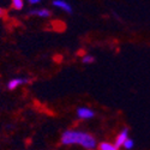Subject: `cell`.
Segmentation results:
<instances>
[{"label": "cell", "mask_w": 150, "mask_h": 150, "mask_svg": "<svg viewBox=\"0 0 150 150\" xmlns=\"http://www.w3.org/2000/svg\"><path fill=\"white\" fill-rule=\"evenodd\" d=\"M77 117L81 120H90L95 117V112L89 107H79L77 109Z\"/></svg>", "instance_id": "cell-3"}, {"label": "cell", "mask_w": 150, "mask_h": 150, "mask_svg": "<svg viewBox=\"0 0 150 150\" xmlns=\"http://www.w3.org/2000/svg\"><path fill=\"white\" fill-rule=\"evenodd\" d=\"M94 60H95V58L91 54H84L82 57V61L84 64H91V62H94Z\"/></svg>", "instance_id": "cell-10"}, {"label": "cell", "mask_w": 150, "mask_h": 150, "mask_svg": "<svg viewBox=\"0 0 150 150\" xmlns=\"http://www.w3.org/2000/svg\"><path fill=\"white\" fill-rule=\"evenodd\" d=\"M29 15L40 17V18H48L51 16V11L47 10V8H34L29 12Z\"/></svg>", "instance_id": "cell-5"}, {"label": "cell", "mask_w": 150, "mask_h": 150, "mask_svg": "<svg viewBox=\"0 0 150 150\" xmlns=\"http://www.w3.org/2000/svg\"><path fill=\"white\" fill-rule=\"evenodd\" d=\"M130 138V132H129V129L127 127H124V129H121L118 133H117V136H115V138H114V143H115V145L118 146V148H122V145H124V143L126 142L127 139Z\"/></svg>", "instance_id": "cell-2"}, {"label": "cell", "mask_w": 150, "mask_h": 150, "mask_svg": "<svg viewBox=\"0 0 150 150\" xmlns=\"http://www.w3.org/2000/svg\"><path fill=\"white\" fill-rule=\"evenodd\" d=\"M27 1L30 4V5H37L41 3V0H27Z\"/></svg>", "instance_id": "cell-11"}, {"label": "cell", "mask_w": 150, "mask_h": 150, "mask_svg": "<svg viewBox=\"0 0 150 150\" xmlns=\"http://www.w3.org/2000/svg\"><path fill=\"white\" fill-rule=\"evenodd\" d=\"M24 0H11V6H12V8H15L16 11H21V10H23V7H24Z\"/></svg>", "instance_id": "cell-8"}, {"label": "cell", "mask_w": 150, "mask_h": 150, "mask_svg": "<svg viewBox=\"0 0 150 150\" xmlns=\"http://www.w3.org/2000/svg\"><path fill=\"white\" fill-rule=\"evenodd\" d=\"M53 6H55L57 8L64 11V12H67V13H71L72 12L71 5L67 1H65V0H53Z\"/></svg>", "instance_id": "cell-4"}, {"label": "cell", "mask_w": 150, "mask_h": 150, "mask_svg": "<svg viewBox=\"0 0 150 150\" xmlns=\"http://www.w3.org/2000/svg\"><path fill=\"white\" fill-rule=\"evenodd\" d=\"M97 150H120V148H118L114 142L103 141V142H101V143H98Z\"/></svg>", "instance_id": "cell-7"}, {"label": "cell", "mask_w": 150, "mask_h": 150, "mask_svg": "<svg viewBox=\"0 0 150 150\" xmlns=\"http://www.w3.org/2000/svg\"><path fill=\"white\" fill-rule=\"evenodd\" d=\"M133 148H134V141L130 137V138L124 143V145H122L121 149H124V150H132Z\"/></svg>", "instance_id": "cell-9"}, {"label": "cell", "mask_w": 150, "mask_h": 150, "mask_svg": "<svg viewBox=\"0 0 150 150\" xmlns=\"http://www.w3.org/2000/svg\"><path fill=\"white\" fill-rule=\"evenodd\" d=\"M4 12H5V11H4L3 8H0V16H3V15H4Z\"/></svg>", "instance_id": "cell-12"}, {"label": "cell", "mask_w": 150, "mask_h": 150, "mask_svg": "<svg viewBox=\"0 0 150 150\" xmlns=\"http://www.w3.org/2000/svg\"><path fill=\"white\" fill-rule=\"evenodd\" d=\"M27 82H28V79H24V78H12L7 83V88L10 90H15V89L18 88V86L23 85L24 83H27Z\"/></svg>", "instance_id": "cell-6"}, {"label": "cell", "mask_w": 150, "mask_h": 150, "mask_svg": "<svg viewBox=\"0 0 150 150\" xmlns=\"http://www.w3.org/2000/svg\"><path fill=\"white\" fill-rule=\"evenodd\" d=\"M61 144L64 145H81L85 150H97L96 138L89 132L79 130H66L61 134Z\"/></svg>", "instance_id": "cell-1"}]
</instances>
